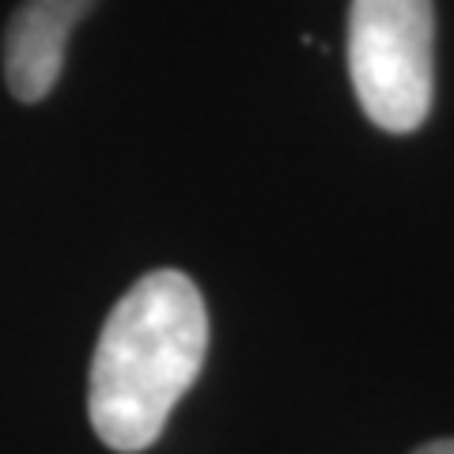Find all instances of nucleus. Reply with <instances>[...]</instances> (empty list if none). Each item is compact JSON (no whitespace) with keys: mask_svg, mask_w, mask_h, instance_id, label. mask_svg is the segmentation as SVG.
Returning a JSON list of instances; mask_svg holds the SVG:
<instances>
[{"mask_svg":"<svg viewBox=\"0 0 454 454\" xmlns=\"http://www.w3.org/2000/svg\"><path fill=\"white\" fill-rule=\"evenodd\" d=\"M413 454H454V439H432V443L417 447Z\"/></svg>","mask_w":454,"mask_h":454,"instance_id":"obj_4","label":"nucleus"},{"mask_svg":"<svg viewBox=\"0 0 454 454\" xmlns=\"http://www.w3.org/2000/svg\"><path fill=\"white\" fill-rule=\"evenodd\" d=\"M208 352V315L197 284L178 269L140 277L103 322L88 417L110 450L137 454L160 439L170 409L201 375Z\"/></svg>","mask_w":454,"mask_h":454,"instance_id":"obj_1","label":"nucleus"},{"mask_svg":"<svg viewBox=\"0 0 454 454\" xmlns=\"http://www.w3.org/2000/svg\"><path fill=\"white\" fill-rule=\"evenodd\" d=\"M432 0H352L348 76L364 114L387 133H413L432 110Z\"/></svg>","mask_w":454,"mask_h":454,"instance_id":"obj_2","label":"nucleus"},{"mask_svg":"<svg viewBox=\"0 0 454 454\" xmlns=\"http://www.w3.org/2000/svg\"><path fill=\"white\" fill-rule=\"evenodd\" d=\"M95 0H23L4 31V80L20 103H42L61 80L68 35Z\"/></svg>","mask_w":454,"mask_h":454,"instance_id":"obj_3","label":"nucleus"}]
</instances>
